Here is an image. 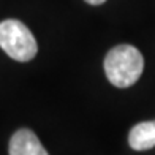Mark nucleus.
<instances>
[{"label":"nucleus","instance_id":"1","mask_svg":"<svg viewBox=\"0 0 155 155\" xmlns=\"http://www.w3.org/2000/svg\"><path fill=\"white\" fill-rule=\"evenodd\" d=\"M144 59L135 46L119 45L104 57V73L108 81L119 89L133 86L143 74Z\"/></svg>","mask_w":155,"mask_h":155},{"label":"nucleus","instance_id":"2","mask_svg":"<svg viewBox=\"0 0 155 155\" xmlns=\"http://www.w3.org/2000/svg\"><path fill=\"white\" fill-rule=\"evenodd\" d=\"M0 48L13 60L29 62L38 52V45L29 27L18 19L0 22Z\"/></svg>","mask_w":155,"mask_h":155},{"label":"nucleus","instance_id":"3","mask_svg":"<svg viewBox=\"0 0 155 155\" xmlns=\"http://www.w3.org/2000/svg\"><path fill=\"white\" fill-rule=\"evenodd\" d=\"M10 155H49L48 150L40 143L38 136L29 128L18 130L10 139L8 146Z\"/></svg>","mask_w":155,"mask_h":155},{"label":"nucleus","instance_id":"4","mask_svg":"<svg viewBox=\"0 0 155 155\" xmlns=\"http://www.w3.org/2000/svg\"><path fill=\"white\" fill-rule=\"evenodd\" d=\"M128 144L138 152L155 147V120L136 124L128 133Z\"/></svg>","mask_w":155,"mask_h":155},{"label":"nucleus","instance_id":"5","mask_svg":"<svg viewBox=\"0 0 155 155\" xmlns=\"http://www.w3.org/2000/svg\"><path fill=\"white\" fill-rule=\"evenodd\" d=\"M87 3H90V5H101V3H104L106 0H86Z\"/></svg>","mask_w":155,"mask_h":155}]
</instances>
